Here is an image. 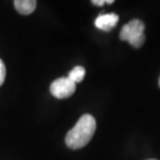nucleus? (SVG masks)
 Wrapping results in <instances>:
<instances>
[{
  "instance_id": "f257e3e1",
  "label": "nucleus",
  "mask_w": 160,
  "mask_h": 160,
  "mask_svg": "<svg viewBox=\"0 0 160 160\" xmlns=\"http://www.w3.org/2000/svg\"><path fill=\"white\" fill-rule=\"evenodd\" d=\"M96 120L91 114H83L66 135V143L73 150L81 149L91 142L96 131Z\"/></svg>"
},
{
  "instance_id": "39448f33",
  "label": "nucleus",
  "mask_w": 160,
  "mask_h": 160,
  "mask_svg": "<svg viewBox=\"0 0 160 160\" xmlns=\"http://www.w3.org/2000/svg\"><path fill=\"white\" fill-rule=\"evenodd\" d=\"M14 5L21 15H30L37 8V1L36 0H16Z\"/></svg>"
},
{
  "instance_id": "f03ea898",
  "label": "nucleus",
  "mask_w": 160,
  "mask_h": 160,
  "mask_svg": "<svg viewBox=\"0 0 160 160\" xmlns=\"http://www.w3.org/2000/svg\"><path fill=\"white\" fill-rule=\"evenodd\" d=\"M122 41L129 42L131 46L139 48L145 43V24L140 20H131L129 23L124 25L120 33Z\"/></svg>"
},
{
  "instance_id": "0eeeda50",
  "label": "nucleus",
  "mask_w": 160,
  "mask_h": 160,
  "mask_svg": "<svg viewBox=\"0 0 160 160\" xmlns=\"http://www.w3.org/2000/svg\"><path fill=\"white\" fill-rule=\"evenodd\" d=\"M5 75H6V69H5V65L4 62L0 59V86L3 84L5 80Z\"/></svg>"
},
{
  "instance_id": "1a4fd4ad",
  "label": "nucleus",
  "mask_w": 160,
  "mask_h": 160,
  "mask_svg": "<svg viewBox=\"0 0 160 160\" xmlns=\"http://www.w3.org/2000/svg\"><path fill=\"white\" fill-rule=\"evenodd\" d=\"M159 85H160V78H159Z\"/></svg>"
},
{
  "instance_id": "423d86ee",
  "label": "nucleus",
  "mask_w": 160,
  "mask_h": 160,
  "mask_svg": "<svg viewBox=\"0 0 160 160\" xmlns=\"http://www.w3.org/2000/svg\"><path fill=\"white\" fill-rule=\"evenodd\" d=\"M84 76H85V70H84V68H83V67L77 66V67H75V68L69 73L68 78L70 80H72V81L74 82V83H78V82L82 81L83 78H84Z\"/></svg>"
},
{
  "instance_id": "20e7f679",
  "label": "nucleus",
  "mask_w": 160,
  "mask_h": 160,
  "mask_svg": "<svg viewBox=\"0 0 160 160\" xmlns=\"http://www.w3.org/2000/svg\"><path fill=\"white\" fill-rule=\"evenodd\" d=\"M119 21V16L114 12L110 14H101L99 17L96 19L95 25L96 27L104 31H109L118 24Z\"/></svg>"
},
{
  "instance_id": "7ed1b4c3",
  "label": "nucleus",
  "mask_w": 160,
  "mask_h": 160,
  "mask_svg": "<svg viewBox=\"0 0 160 160\" xmlns=\"http://www.w3.org/2000/svg\"><path fill=\"white\" fill-rule=\"evenodd\" d=\"M76 91V83L68 77L58 78L51 83L50 92L57 99H66L74 94Z\"/></svg>"
},
{
  "instance_id": "6e6552de",
  "label": "nucleus",
  "mask_w": 160,
  "mask_h": 160,
  "mask_svg": "<svg viewBox=\"0 0 160 160\" xmlns=\"http://www.w3.org/2000/svg\"><path fill=\"white\" fill-rule=\"evenodd\" d=\"M92 4L95 5H103L104 3H107V4H111V3H113V0H92Z\"/></svg>"
},
{
  "instance_id": "9d476101",
  "label": "nucleus",
  "mask_w": 160,
  "mask_h": 160,
  "mask_svg": "<svg viewBox=\"0 0 160 160\" xmlns=\"http://www.w3.org/2000/svg\"><path fill=\"white\" fill-rule=\"evenodd\" d=\"M149 160H156V159H149Z\"/></svg>"
}]
</instances>
